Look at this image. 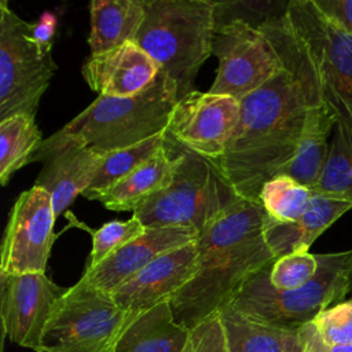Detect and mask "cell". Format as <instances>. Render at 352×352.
Segmentation results:
<instances>
[{
	"label": "cell",
	"mask_w": 352,
	"mask_h": 352,
	"mask_svg": "<svg viewBox=\"0 0 352 352\" xmlns=\"http://www.w3.org/2000/svg\"><path fill=\"white\" fill-rule=\"evenodd\" d=\"M265 220L260 202L242 198L198 235V272L170 300L180 324L192 329L217 312L253 274L276 260L264 236Z\"/></svg>",
	"instance_id": "2"
},
{
	"label": "cell",
	"mask_w": 352,
	"mask_h": 352,
	"mask_svg": "<svg viewBox=\"0 0 352 352\" xmlns=\"http://www.w3.org/2000/svg\"><path fill=\"white\" fill-rule=\"evenodd\" d=\"M319 257L309 252L278 257L270 267V282L279 290H293L307 285L318 272Z\"/></svg>",
	"instance_id": "29"
},
{
	"label": "cell",
	"mask_w": 352,
	"mask_h": 352,
	"mask_svg": "<svg viewBox=\"0 0 352 352\" xmlns=\"http://www.w3.org/2000/svg\"><path fill=\"white\" fill-rule=\"evenodd\" d=\"M65 292L45 274L0 272L3 333L15 344L38 352L55 305Z\"/></svg>",
	"instance_id": "13"
},
{
	"label": "cell",
	"mask_w": 352,
	"mask_h": 352,
	"mask_svg": "<svg viewBox=\"0 0 352 352\" xmlns=\"http://www.w3.org/2000/svg\"><path fill=\"white\" fill-rule=\"evenodd\" d=\"M213 55L217 72L208 92L242 100L268 82L282 62L265 34L243 18H232L217 28Z\"/></svg>",
	"instance_id": "10"
},
{
	"label": "cell",
	"mask_w": 352,
	"mask_h": 352,
	"mask_svg": "<svg viewBox=\"0 0 352 352\" xmlns=\"http://www.w3.org/2000/svg\"><path fill=\"white\" fill-rule=\"evenodd\" d=\"M217 7L210 0H144L135 43L176 84L179 99L194 91L198 70L213 55Z\"/></svg>",
	"instance_id": "4"
},
{
	"label": "cell",
	"mask_w": 352,
	"mask_h": 352,
	"mask_svg": "<svg viewBox=\"0 0 352 352\" xmlns=\"http://www.w3.org/2000/svg\"><path fill=\"white\" fill-rule=\"evenodd\" d=\"M91 55L135 41L146 16L144 0H94L89 4Z\"/></svg>",
	"instance_id": "22"
},
{
	"label": "cell",
	"mask_w": 352,
	"mask_h": 352,
	"mask_svg": "<svg viewBox=\"0 0 352 352\" xmlns=\"http://www.w3.org/2000/svg\"><path fill=\"white\" fill-rule=\"evenodd\" d=\"M144 231L146 227L135 216L125 221L113 220L98 230H89L92 235V250L85 270L95 268L124 245L140 236Z\"/></svg>",
	"instance_id": "28"
},
{
	"label": "cell",
	"mask_w": 352,
	"mask_h": 352,
	"mask_svg": "<svg viewBox=\"0 0 352 352\" xmlns=\"http://www.w3.org/2000/svg\"><path fill=\"white\" fill-rule=\"evenodd\" d=\"M312 192L352 204V144L338 126L334 128L324 168Z\"/></svg>",
	"instance_id": "27"
},
{
	"label": "cell",
	"mask_w": 352,
	"mask_h": 352,
	"mask_svg": "<svg viewBox=\"0 0 352 352\" xmlns=\"http://www.w3.org/2000/svg\"><path fill=\"white\" fill-rule=\"evenodd\" d=\"M176 157L170 186L142 202L132 216L146 228L191 227L201 234L242 198L212 161L183 147Z\"/></svg>",
	"instance_id": "6"
},
{
	"label": "cell",
	"mask_w": 352,
	"mask_h": 352,
	"mask_svg": "<svg viewBox=\"0 0 352 352\" xmlns=\"http://www.w3.org/2000/svg\"><path fill=\"white\" fill-rule=\"evenodd\" d=\"M56 63L52 44L41 43L33 23L19 18L0 1V121L15 114L36 117Z\"/></svg>",
	"instance_id": "8"
},
{
	"label": "cell",
	"mask_w": 352,
	"mask_h": 352,
	"mask_svg": "<svg viewBox=\"0 0 352 352\" xmlns=\"http://www.w3.org/2000/svg\"><path fill=\"white\" fill-rule=\"evenodd\" d=\"M43 143L36 117L15 114L0 121V183L6 186L12 175L30 164Z\"/></svg>",
	"instance_id": "24"
},
{
	"label": "cell",
	"mask_w": 352,
	"mask_h": 352,
	"mask_svg": "<svg viewBox=\"0 0 352 352\" xmlns=\"http://www.w3.org/2000/svg\"><path fill=\"white\" fill-rule=\"evenodd\" d=\"M190 329L180 324L170 301L135 314L124 327L114 352H183Z\"/></svg>",
	"instance_id": "20"
},
{
	"label": "cell",
	"mask_w": 352,
	"mask_h": 352,
	"mask_svg": "<svg viewBox=\"0 0 352 352\" xmlns=\"http://www.w3.org/2000/svg\"><path fill=\"white\" fill-rule=\"evenodd\" d=\"M176 165L177 157L170 158L165 146L153 158L109 188L85 191L82 195L87 199L99 201L109 210L133 212L147 198L170 186Z\"/></svg>",
	"instance_id": "19"
},
{
	"label": "cell",
	"mask_w": 352,
	"mask_h": 352,
	"mask_svg": "<svg viewBox=\"0 0 352 352\" xmlns=\"http://www.w3.org/2000/svg\"><path fill=\"white\" fill-rule=\"evenodd\" d=\"M239 114L241 103L235 98L194 89L176 102L166 135L180 147L214 162L224 154Z\"/></svg>",
	"instance_id": "12"
},
{
	"label": "cell",
	"mask_w": 352,
	"mask_h": 352,
	"mask_svg": "<svg viewBox=\"0 0 352 352\" xmlns=\"http://www.w3.org/2000/svg\"><path fill=\"white\" fill-rule=\"evenodd\" d=\"M106 154L80 146H66L48 153L34 186L50 195L58 217L70 206L78 194H84L92 184Z\"/></svg>",
	"instance_id": "17"
},
{
	"label": "cell",
	"mask_w": 352,
	"mask_h": 352,
	"mask_svg": "<svg viewBox=\"0 0 352 352\" xmlns=\"http://www.w3.org/2000/svg\"><path fill=\"white\" fill-rule=\"evenodd\" d=\"M55 220L51 195L44 188L33 186L19 194L3 236L0 272L45 274L55 239Z\"/></svg>",
	"instance_id": "11"
},
{
	"label": "cell",
	"mask_w": 352,
	"mask_h": 352,
	"mask_svg": "<svg viewBox=\"0 0 352 352\" xmlns=\"http://www.w3.org/2000/svg\"><path fill=\"white\" fill-rule=\"evenodd\" d=\"M316 6L352 34V0H315Z\"/></svg>",
	"instance_id": "32"
},
{
	"label": "cell",
	"mask_w": 352,
	"mask_h": 352,
	"mask_svg": "<svg viewBox=\"0 0 352 352\" xmlns=\"http://www.w3.org/2000/svg\"><path fill=\"white\" fill-rule=\"evenodd\" d=\"M349 282H351V285H349V293L352 294V271H351V278H349Z\"/></svg>",
	"instance_id": "35"
},
{
	"label": "cell",
	"mask_w": 352,
	"mask_h": 352,
	"mask_svg": "<svg viewBox=\"0 0 352 352\" xmlns=\"http://www.w3.org/2000/svg\"><path fill=\"white\" fill-rule=\"evenodd\" d=\"M133 315L120 308L110 293L91 286L81 278L66 289L56 302L41 349L114 352L124 327Z\"/></svg>",
	"instance_id": "9"
},
{
	"label": "cell",
	"mask_w": 352,
	"mask_h": 352,
	"mask_svg": "<svg viewBox=\"0 0 352 352\" xmlns=\"http://www.w3.org/2000/svg\"><path fill=\"white\" fill-rule=\"evenodd\" d=\"M199 232L191 227L146 228L133 241L124 245L92 270H85L82 279L91 286L111 293L160 256L198 239Z\"/></svg>",
	"instance_id": "15"
},
{
	"label": "cell",
	"mask_w": 352,
	"mask_h": 352,
	"mask_svg": "<svg viewBox=\"0 0 352 352\" xmlns=\"http://www.w3.org/2000/svg\"><path fill=\"white\" fill-rule=\"evenodd\" d=\"M257 28L275 48L282 69L239 100L238 126L213 162L241 198L256 202L263 184L293 160L311 110L324 106L311 59L285 14L268 16Z\"/></svg>",
	"instance_id": "1"
},
{
	"label": "cell",
	"mask_w": 352,
	"mask_h": 352,
	"mask_svg": "<svg viewBox=\"0 0 352 352\" xmlns=\"http://www.w3.org/2000/svg\"><path fill=\"white\" fill-rule=\"evenodd\" d=\"M177 100L176 84L162 72L151 87L135 96H98L63 128L44 139L30 162H41L48 153L66 146L109 154L138 144L166 131Z\"/></svg>",
	"instance_id": "3"
},
{
	"label": "cell",
	"mask_w": 352,
	"mask_h": 352,
	"mask_svg": "<svg viewBox=\"0 0 352 352\" xmlns=\"http://www.w3.org/2000/svg\"><path fill=\"white\" fill-rule=\"evenodd\" d=\"M314 192L287 175H276L267 180L260 192L258 202L274 221H297L309 208Z\"/></svg>",
	"instance_id": "25"
},
{
	"label": "cell",
	"mask_w": 352,
	"mask_h": 352,
	"mask_svg": "<svg viewBox=\"0 0 352 352\" xmlns=\"http://www.w3.org/2000/svg\"><path fill=\"white\" fill-rule=\"evenodd\" d=\"M311 323L323 342L329 345L352 344V298L322 311Z\"/></svg>",
	"instance_id": "30"
},
{
	"label": "cell",
	"mask_w": 352,
	"mask_h": 352,
	"mask_svg": "<svg viewBox=\"0 0 352 352\" xmlns=\"http://www.w3.org/2000/svg\"><path fill=\"white\" fill-rule=\"evenodd\" d=\"M228 352H304L298 329H285L254 320L231 302L219 311Z\"/></svg>",
	"instance_id": "21"
},
{
	"label": "cell",
	"mask_w": 352,
	"mask_h": 352,
	"mask_svg": "<svg viewBox=\"0 0 352 352\" xmlns=\"http://www.w3.org/2000/svg\"><path fill=\"white\" fill-rule=\"evenodd\" d=\"M304 352H352V344L329 345L320 340L314 324L309 322L298 329Z\"/></svg>",
	"instance_id": "33"
},
{
	"label": "cell",
	"mask_w": 352,
	"mask_h": 352,
	"mask_svg": "<svg viewBox=\"0 0 352 352\" xmlns=\"http://www.w3.org/2000/svg\"><path fill=\"white\" fill-rule=\"evenodd\" d=\"M55 26H56L55 16L52 14L45 12L40 16V19L36 23H33V33L38 41L45 44H52Z\"/></svg>",
	"instance_id": "34"
},
{
	"label": "cell",
	"mask_w": 352,
	"mask_h": 352,
	"mask_svg": "<svg viewBox=\"0 0 352 352\" xmlns=\"http://www.w3.org/2000/svg\"><path fill=\"white\" fill-rule=\"evenodd\" d=\"M168 143L166 131L154 135L138 144L106 154L91 187L87 191H100L131 175Z\"/></svg>",
	"instance_id": "26"
},
{
	"label": "cell",
	"mask_w": 352,
	"mask_h": 352,
	"mask_svg": "<svg viewBox=\"0 0 352 352\" xmlns=\"http://www.w3.org/2000/svg\"><path fill=\"white\" fill-rule=\"evenodd\" d=\"M98 96L128 98L146 91L157 80L158 63L135 41L99 55H89L81 69Z\"/></svg>",
	"instance_id": "16"
},
{
	"label": "cell",
	"mask_w": 352,
	"mask_h": 352,
	"mask_svg": "<svg viewBox=\"0 0 352 352\" xmlns=\"http://www.w3.org/2000/svg\"><path fill=\"white\" fill-rule=\"evenodd\" d=\"M316 275L304 286L279 290L270 282V265L253 274L228 301L246 316L285 329H300L349 293L352 249L319 253Z\"/></svg>",
	"instance_id": "5"
},
{
	"label": "cell",
	"mask_w": 352,
	"mask_h": 352,
	"mask_svg": "<svg viewBox=\"0 0 352 352\" xmlns=\"http://www.w3.org/2000/svg\"><path fill=\"white\" fill-rule=\"evenodd\" d=\"M351 209V202L314 194L309 208L297 221L279 223L267 214L265 241L276 258L290 253L308 252L311 245Z\"/></svg>",
	"instance_id": "18"
},
{
	"label": "cell",
	"mask_w": 352,
	"mask_h": 352,
	"mask_svg": "<svg viewBox=\"0 0 352 352\" xmlns=\"http://www.w3.org/2000/svg\"><path fill=\"white\" fill-rule=\"evenodd\" d=\"M283 14L311 59L324 107L352 144V34L315 0H292Z\"/></svg>",
	"instance_id": "7"
},
{
	"label": "cell",
	"mask_w": 352,
	"mask_h": 352,
	"mask_svg": "<svg viewBox=\"0 0 352 352\" xmlns=\"http://www.w3.org/2000/svg\"><path fill=\"white\" fill-rule=\"evenodd\" d=\"M183 352H228L226 330L219 312L190 329Z\"/></svg>",
	"instance_id": "31"
},
{
	"label": "cell",
	"mask_w": 352,
	"mask_h": 352,
	"mask_svg": "<svg viewBox=\"0 0 352 352\" xmlns=\"http://www.w3.org/2000/svg\"><path fill=\"white\" fill-rule=\"evenodd\" d=\"M38 352H52V351H47V349H41V351H38Z\"/></svg>",
	"instance_id": "36"
},
{
	"label": "cell",
	"mask_w": 352,
	"mask_h": 352,
	"mask_svg": "<svg viewBox=\"0 0 352 352\" xmlns=\"http://www.w3.org/2000/svg\"><path fill=\"white\" fill-rule=\"evenodd\" d=\"M198 272L197 241L173 249L111 292L113 300L128 312H142L170 301Z\"/></svg>",
	"instance_id": "14"
},
{
	"label": "cell",
	"mask_w": 352,
	"mask_h": 352,
	"mask_svg": "<svg viewBox=\"0 0 352 352\" xmlns=\"http://www.w3.org/2000/svg\"><path fill=\"white\" fill-rule=\"evenodd\" d=\"M334 128L336 121L329 110L324 106L314 107L308 116L297 151L280 175H287L312 190L324 168L330 150L329 136Z\"/></svg>",
	"instance_id": "23"
}]
</instances>
